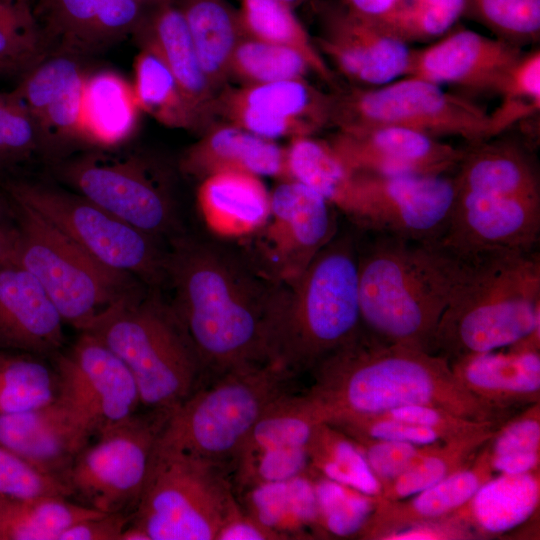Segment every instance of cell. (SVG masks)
Instances as JSON below:
<instances>
[{"mask_svg": "<svg viewBox=\"0 0 540 540\" xmlns=\"http://www.w3.org/2000/svg\"><path fill=\"white\" fill-rule=\"evenodd\" d=\"M351 11L370 18L377 19L388 12L397 0H341Z\"/></svg>", "mask_w": 540, "mask_h": 540, "instance_id": "59", "label": "cell"}, {"mask_svg": "<svg viewBox=\"0 0 540 540\" xmlns=\"http://www.w3.org/2000/svg\"><path fill=\"white\" fill-rule=\"evenodd\" d=\"M186 21L201 66L219 93L229 77L230 62L243 37L237 10L227 0H175Z\"/></svg>", "mask_w": 540, "mask_h": 540, "instance_id": "32", "label": "cell"}, {"mask_svg": "<svg viewBox=\"0 0 540 540\" xmlns=\"http://www.w3.org/2000/svg\"><path fill=\"white\" fill-rule=\"evenodd\" d=\"M490 466L493 472L499 474H524L539 468L540 452L514 453L500 456H490Z\"/></svg>", "mask_w": 540, "mask_h": 540, "instance_id": "58", "label": "cell"}, {"mask_svg": "<svg viewBox=\"0 0 540 540\" xmlns=\"http://www.w3.org/2000/svg\"><path fill=\"white\" fill-rule=\"evenodd\" d=\"M285 539L280 533L269 528L243 509L227 522L216 540H275Z\"/></svg>", "mask_w": 540, "mask_h": 540, "instance_id": "56", "label": "cell"}, {"mask_svg": "<svg viewBox=\"0 0 540 540\" xmlns=\"http://www.w3.org/2000/svg\"><path fill=\"white\" fill-rule=\"evenodd\" d=\"M464 258L465 272L439 322L433 353L450 362L539 333V252L495 251Z\"/></svg>", "mask_w": 540, "mask_h": 540, "instance_id": "5", "label": "cell"}, {"mask_svg": "<svg viewBox=\"0 0 540 540\" xmlns=\"http://www.w3.org/2000/svg\"><path fill=\"white\" fill-rule=\"evenodd\" d=\"M56 400L97 436L128 419L141 406L136 382L124 362L100 339L82 332L54 356Z\"/></svg>", "mask_w": 540, "mask_h": 540, "instance_id": "16", "label": "cell"}, {"mask_svg": "<svg viewBox=\"0 0 540 540\" xmlns=\"http://www.w3.org/2000/svg\"><path fill=\"white\" fill-rule=\"evenodd\" d=\"M462 17L519 47L540 38V0H464Z\"/></svg>", "mask_w": 540, "mask_h": 540, "instance_id": "45", "label": "cell"}, {"mask_svg": "<svg viewBox=\"0 0 540 540\" xmlns=\"http://www.w3.org/2000/svg\"><path fill=\"white\" fill-rule=\"evenodd\" d=\"M497 95L500 103L489 113L491 138L540 110V51L524 52L511 68Z\"/></svg>", "mask_w": 540, "mask_h": 540, "instance_id": "44", "label": "cell"}, {"mask_svg": "<svg viewBox=\"0 0 540 540\" xmlns=\"http://www.w3.org/2000/svg\"><path fill=\"white\" fill-rule=\"evenodd\" d=\"M29 0H0V75L23 76L49 55Z\"/></svg>", "mask_w": 540, "mask_h": 540, "instance_id": "40", "label": "cell"}, {"mask_svg": "<svg viewBox=\"0 0 540 540\" xmlns=\"http://www.w3.org/2000/svg\"><path fill=\"white\" fill-rule=\"evenodd\" d=\"M487 444L470 465L433 486L401 500L378 498L372 515L359 534L361 538L385 539L407 527L444 519L453 514L492 477Z\"/></svg>", "mask_w": 540, "mask_h": 540, "instance_id": "25", "label": "cell"}, {"mask_svg": "<svg viewBox=\"0 0 540 540\" xmlns=\"http://www.w3.org/2000/svg\"><path fill=\"white\" fill-rule=\"evenodd\" d=\"M5 498H6V497H4V496H2V495L0 494V504L2 503V501H3Z\"/></svg>", "mask_w": 540, "mask_h": 540, "instance_id": "62", "label": "cell"}, {"mask_svg": "<svg viewBox=\"0 0 540 540\" xmlns=\"http://www.w3.org/2000/svg\"><path fill=\"white\" fill-rule=\"evenodd\" d=\"M17 236L16 205L0 185V266L14 263Z\"/></svg>", "mask_w": 540, "mask_h": 540, "instance_id": "57", "label": "cell"}, {"mask_svg": "<svg viewBox=\"0 0 540 540\" xmlns=\"http://www.w3.org/2000/svg\"><path fill=\"white\" fill-rule=\"evenodd\" d=\"M56 172L74 192L150 236L178 229L167 176L140 154L88 152L65 160Z\"/></svg>", "mask_w": 540, "mask_h": 540, "instance_id": "12", "label": "cell"}, {"mask_svg": "<svg viewBox=\"0 0 540 540\" xmlns=\"http://www.w3.org/2000/svg\"><path fill=\"white\" fill-rule=\"evenodd\" d=\"M284 2L285 4L289 5L290 7L294 8L295 6H298L302 3H305L308 0H280Z\"/></svg>", "mask_w": 540, "mask_h": 540, "instance_id": "61", "label": "cell"}, {"mask_svg": "<svg viewBox=\"0 0 540 540\" xmlns=\"http://www.w3.org/2000/svg\"><path fill=\"white\" fill-rule=\"evenodd\" d=\"M358 231L362 328L384 342L433 353L466 259L440 242Z\"/></svg>", "mask_w": 540, "mask_h": 540, "instance_id": "3", "label": "cell"}, {"mask_svg": "<svg viewBox=\"0 0 540 540\" xmlns=\"http://www.w3.org/2000/svg\"><path fill=\"white\" fill-rule=\"evenodd\" d=\"M41 150L34 122L13 91L0 93V171L10 170Z\"/></svg>", "mask_w": 540, "mask_h": 540, "instance_id": "48", "label": "cell"}, {"mask_svg": "<svg viewBox=\"0 0 540 540\" xmlns=\"http://www.w3.org/2000/svg\"><path fill=\"white\" fill-rule=\"evenodd\" d=\"M327 140L355 172L450 175L464 154L436 137L391 126L337 129Z\"/></svg>", "mask_w": 540, "mask_h": 540, "instance_id": "18", "label": "cell"}, {"mask_svg": "<svg viewBox=\"0 0 540 540\" xmlns=\"http://www.w3.org/2000/svg\"><path fill=\"white\" fill-rule=\"evenodd\" d=\"M507 348L466 355L450 365L472 394L495 408L511 411L540 402L539 346L522 340Z\"/></svg>", "mask_w": 540, "mask_h": 540, "instance_id": "24", "label": "cell"}, {"mask_svg": "<svg viewBox=\"0 0 540 540\" xmlns=\"http://www.w3.org/2000/svg\"><path fill=\"white\" fill-rule=\"evenodd\" d=\"M171 412L146 410L98 434L63 476L70 498L104 513L131 514L145 486L159 434Z\"/></svg>", "mask_w": 540, "mask_h": 540, "instance_id": "13", "label": "cell"}, {"mask_svg": "<svg viewBox=\"0 0 540 540\" xmlns=\"http://www.w3.org/2000/svg\"><path fill=\"white\" fill-rule=\"evenodd\" d=\"M540 501L539 468L487 480L453 515L478 534L506 533L532 517Z\"/></svg>", "mask_w": 540, "mask_h": 540, "instance_id": "30", "label": "cell"}, {"mask_svg": "<svg viewBox=\"0 0 540 540\" xmlns=\"http://www.w3.org/2000/svg\"><path fill=\"white\" fill-rule=\"evenodd\" d=\"M216 103L261 117L283 135H314L330 125L332 94L322 92L305 78H298L224 87Z\"/></svg>", "mask_w": 540, "mask_h": 540, "instance_id": "26", "label": "cell"}, {"mask_svg": "<svg viewBox=\"0 0 540 540\" xmlns=\"http://www.w3.org/2000/svg\"><path fill=\"white\" fill-rule=\"evenodd\" d=\"M496 429L480 430L433 444L409 468L384 484L379 498L396 501L410 497L467 467Z\"/></svg>", "mask_w": 540, "mask_h": 540, "instance_id": "37", "label": "cell"}, {"mask_svg": "<svg viewBox=\"0 0 540 540\" xmlns=\"http://www.w3.org/2000/svg\"><path fill=\"white\" fill-rule=\"evenodd\" d=\"M291 377L270 362L214 377L171 411L155 450L180 452L223 467L234 463L262 414L287 393Z\"/></svg>", "mask_w": 540, "mask_h": 540, "instance_id": "7", "label": "cell"}, {"mask_svg": "<svg viewBox=\"0 0 540 540\" xmlns=\"http://www.w3.org/2000/svg\"><path fill=\"white\" fill-rule=\"evenodd\" d=\"M522 47L467 29L447 32L431 45L412 49L405 76L497 94Z\"/></svg>", "mask_w": 540, "mask_h": 540, "instance_id": "19", "label": "cell"}, {"mask_svg": "<svg viewBox=\"0 0 540 540\" xmlns=\"http://www.w3.org/2000/svg\"><path fill=\"white\" fill-rule=\"evenodd\" d=\"M339 211L322 195L290 178L270 191V213L249 238L242 253L255 270L273 283L297 279L339 231Z\"/></svg>", "mask_w": 540, "mask_h": 540, "instance_id": "14", "label": "cell"}, {"mask_svg": "<svg viewBox=\"0 0 540 540\" xmlns=\"http://www.w3.org/2000/svg\"><path fill=\"white\" fill-rule=\"evenodd\" d=\"M69 499L5 498L0 504V540H59L74 524L104 513Z\"/></svg>", "mask_w": 540, "mask_h": 540, "instance_id": "34", "label": "cell"}, {"mask_svg": "<svg viewBox=\"0 0 540 540\" xmlns=\"http://www.w3.org/2000/svg\"><path fill=\"white\" fill-rule=\"evenodd\" d=\"M307 392L324 421L429 405L461 417L501 425L511 411L472 394L438 354L384 342L363 328L312 368Z\"/></svg>", "mask_w": 540, "mask_h": 540, "instance_id": "2", "label": "cell"}, {"mask_svg": "<svg viewBox=\"0 0 540 540\" xmlns=\"http://www.w3.org/2000/svg\"><path fill=\"white\" fill-rule=\"evenodd\" d=\"M132 35L140 47L151 49L164 61L178 83L197 130H206L216 115L218 93L201 66L175 0H161L147 8Z\"/></svg>", "mask_w": 540, "mask_h": 540, "instance_id": "21", "label": "cell"}, {"mask_svg": "<svg viewBox=\"0 0 540 540\" xmlns=\"http://www.w3.org/2000/svg\"><path fill=\"white\" fill-rule=\"evenodd\" d=\"M82 332L124 362L146 410L171 412L201 386V361L170 304L155 291L120 298Z\"/></svg>", "mask_w": 540, "mask_h": 540, "instance_id": "6", "label": "cell"}, {"mask_svg": "<svg viewBox=\"0 0 540 540\" xmlns=\"http://www.w3.org/2000/svg\"><path fill=\"white\" fill-rule=\"evenodd\" d=\"M140 109L132 85L111 70L88 72L80 113V141L113 148L129 139Z\"/></svg>", "mask_w": 540, "mask_h": 540, "instance_id": "31", "label": "cell"}, {"mask_svg": "<svg viewBox=\"0 0 540 540\" xmlns=\"http://www.w3.org/2000/svg\"><path fill=\"white\" fill-rule=\"evenodd\" d=\"M180 169L200 180L225 171L286 179V147L231 123L211 125L183 153Z\"/></svg>", "mask_w": 540, "mask_h": 540, "instance_id": "27", "label": "cell"}, {"mask_svg": "<svg viewBox=\"0 0 540 540\" xmlns=\"http://www.w3.org/2000/svg\"><path fill=\"white\" fill-rule=\"evenodd\" d=\"M200 216L215 237L245 240L258 232L270 213V191L261 177L225 171L200 181L197 189Z\"/></svg>", "mask_w": 540, "mask_h": 540, "instance_id": "28", "label": "cell"}, {"mask_svg": "<svg viewBox=\"0 0 540 540\" xmlns=\"http://www.w3.org/2000/svg\"><path fill=\"white\" fill-rule=\"evenodd\" d=\"M308 72L309 62L296 49L243 36L233 52L229 77L256 85L305 78Z\"/></svg>", "mask_w": 540, "mask_h": 540, "instance_id": "43", "label": "cell"}, {"mask_svg": "<svg viewBox=\"0 0 540 540\" xmlns=\"http://www.w3.org/2000/svg\"><path fill=\"white\" fill-rule=\"evenodd\" d=\"M241 510L223 466L180 452L154 450L128 526L147 540H216Z\"/></svg>", "mask_w": 540, "mask_h": 540, "instance_id": "8", "label": "cell"}, {"mask_svg": "<svg viewBox=\"0 0 540 540\" xmlns=\"http://www.w3.org/2000/svg\"><path fill=\"white\" fill-rule=\"evenodd\" d=\"M321 529L337 536L360 534L378 497L323 477L314 484Z\"/></svg>", "mask_w": 540, "mask_h": 540, "instance_id": "46", "label": "cell"}, {"mask_svg": "<svg viewBox=\"0 0 540 540\" xmlns=\"http://www.w3.org/2000/svg\"><path fill=\"white\" fill-rule=\"evenodd\" d=\"M0 185L78 246L115 270L157 288L166 282L167 252L157 238L122 221L74 191L18 177Z\"/></svg>", "mask_w": 540, "mask_h": 540, "instance_id": "10", "label": "cell"}, {"mask_svg": "<svg viewBox=\"0 0 540 540\" xmlns=\"http://www.w3.org/2000/svg\"><path fill=\"white\" fill-rule=\"evenodd\" d=\"M323 419L309 395L285 393L270 404L254 425L234 463L263 451L309 447Z\"/></svg>", "mask_w": 540, "mask_h": 540, "instance_id": "36", "label": "cell"}, {"mask_svg": "<svg viewBox=\"0 0 540 540\" xmlns=\"http://www.w3.org/2000/svg\"><path fill=\"white\" fill-rule=\"evenodd\" d=\"M14 202L18 221L14 263L38 280L64 322L84 331L120 298L140 290L137 278L101 263L35 212Z\"/></svg>", "mask_w": 540, "mask_h": 540, "instance_id": "9", "label": "cell"}, {"mask_svg": "<svg viewBox=\"0 0 540 540\" xmlns=\"http://www.w3.org/2000/svg\"><path fill=\"white\" fill-rule=\"evenodd\" d=\"M330 125L337 129L391 126L469 143L491 138L489 113L424 79L404 76L378 87L332 93Z\"/></svg>", "mask_w": 540, "mask_h": 540, "instance_id": "11", "label": "cell"}, {"mask_svg": "<svg viewBox=\"0 0 540 540\" xmlns=\"http://www.w3.org/2000/svg\"><path fill=\"white\" fill-rule=\"evenodd\" d=\"M286 175L315 190L351 218L357 199L355 173L328 140L314 136L291 139L286 147Z\"/></svg>", "mask_w": 540, "mask_h": 540, "instance_id": "33", "label": "cell"}, {"mask_svg": "<svg viewBox=\"0 0 540 540\" xmlns=\"http://www.w3.org/2000/svg\"><path fill=\"white\" fill-rule=\"evenodd\" d=\"M487 446L490 456L540 452V402L504 421Z\"/></svg>", "mask_w": 540, "mask_h": 540, "instance_id": "54", "label": "cell"}, {"mask_svg": "<svg viewBox=\"0 0 540 540\" xmlns=\"http://www.w3.org/2000/svg\"><path fill=\"white\" fill-rule=\"evenodd\" d=\"M457 188L540 195V175L528 147L496 137L469 143L454 174Z\"/></svg>", "mask_w": 540, "mask_h": 540, "instance_id": "29", "label": "cell"}, {"mask_svg": "<svg viewBox=\"0 0 540 540\" xmlns=\"http://www.w3.org/2000/svg\"><path fill=\"white\" fill-rule=\"evenodd\" d=\"M354 173L357 200L349 220L356 229L441 242L456 195L454 175Z\"/></svg>", "mask_w": 540, "mask_h": 540, "instance_id": "15", "label": "cell"}, {"mask_svg": "<svg viewBox=\"0 0 540 540\" xmlns=\"http://www.w3.org/2000/svg\"><path fill=\"white\" fill-rule=\"evenodd\" d=\"M166 281L173 290L170 306L205 374L268 362V324L281 284L259 274L242 252L175 236Z\"/></svg>", "mask_w": 540, "mask_h": 540, "instance_id": "1", "label": "cell"}, {"mask_svg": "<svg viewBox=\"0 0 540 540\" xmlns=\"http://www.w3.org/2000/svg\"><path fill=\"white\" fill-rule=\"evenodd\" d=\"M0 494L13 499L39 496L70 498L69 490L61 479L35 469L1 442Z\"/></svg>", "mask_w": 540, "mask_h": 540, "instance_id": "51", "label": "cell"}, {"mask_svg": "<svg viewBox=\"0 0 540 540\" xmlns=\"http://www.w3.org/2000/svg\"><path fill=\"white\" fill-rule=\"evenodd\" d=\"M237 15L243 36L296 49L314 74L335 84L333 71L292 7L280 0H240Z\"/></svg>", "mask_w": 540, "mask_h": 540, "instance_id": "35", "label": "cell"}, {"mask_svg": "<svg viewBox=\"0 0 540 540\" xmlns=\"http://www.w3.org/2000/svg\"><path fill=\"white\" fill-rule=\"evenodd\" d=\"M310 463L309 447L279 448L238 461L235 470L237 480L252 488L302 476Z\"/></svg>", "mask_w": 540, "mask_h": 540, "instance_id": "49", "label": "cell"}, {"mask_svg": "<svg viewBox=\"0 0 540 540\" xmlns=\"http://www.w3.org/2000/svg\"><path fill=\"white\" fill-rule=\"evenodd\" d=\"M311 464L324 477L380 497L382 487L361 449L348 436L327 423L320 424L309 445Z\"/></svg>", "mask_w": 540, "mask_h": 540, "instance_id": "41", "label": "cell"}, {"mask_svg": "<svg viewBox=\"0 0 540 540\" xmlns=\"http://www.w3.org/2000/svg\"><path fill=\"white\" fill-rule=\"evenodd\" d=\"M461 16L455 12L411 0H397L375 21L382 29L406 42L427 41L445 35Z\"/></svg>", "mask_w": 540, "mask_h": 540, "instance_id": "47", "label": "cell"}, {"mask_svg": "<svg viewBox=\"0 0 540 540\" xmlns=\"http://www.w3.org/2000/svg\"><path fill=\"white\" fill-rule=\"evenodd\" d=\"M353 441L363 452L372 473L380 482L381 487L409 468L433 445L366 439Z\"/></svg>", "mask_w": 540, "mask_h": 540, "instance_id": "52", "label": "cell"}, {"mask_svg": "<svg viewBox=\"0 0 540 540\" xmlns=\"http://www.w3.org/2000/svg\"><path fill=\"white\" fill-rule=\"evenodd\" d=\"M327 424L353 440L399 441L416 445L447 441L432 429L396 420L383 414L339 417Z\"/></svg>", "mask_w": 540, "mask_h": 540, "instance_id": "50", "label": "cell"}, {"mask_svg": "<svg viewBox=\"0 0 540 540\" xmlns=\"http://www.w3.org/2000/svg\"><path fill=\"white\" fill-rule=\"evenodd\" d=\"M359 231L339 230L293 282L282 285L270 315L268 362L294 376L361 330Z\"/></svg>", "mask_w": 540, "mask_h": 540, "instance_id": "4", "label": "cell"}, {"mask_svg": "<svg viewBox=\"0 0 540 540\" xmlns=\"http://www.w3.org/2000/svg\"><path fill=\"white\" fill-rule=\"evenodd\" d=\"M54 368L29 354L0 351V415L22 412L56 399Z\"/></svg>", "mask_w": 540, "mask_h": 540, "instance_id": "42", "label": "cell"}, {"mask_svg": "<svg viewBox=\"0 0 540 540\" xmlns=\"http://www.w3.org/2000/svg\"><path fill=\"white\" fill-rule=\"evenodd\" d=\"M419 3L429 4L438 8L449 10L462 17L464 0H411Z\"/></svg>", "mask_w": 540, "mask_h": 540, "instance_id": "60", "label": "cell"}, {"mask_svg": "<svg viewBox=\"0 0 540 540\" xmlns=\"http://www.w3.org/2000/svg\"><path fill=\"white\" fill-rule=\"evenodd\" d=\"M63 323L29 271L16 263L0 266V351L55 355L64 342Z\"/></svg>", "mask_w": 540, "mask_h": 540, "instance_id": "23", "label": "cell"}, {"mask_svg": "<svg viewBox=\"0 0 540 540\" xmlns=\"http://www.w3.org/2000/svg\"><path fill=\"white\" fill-rule=\"evenodd\" d=\"M105 0H38L33 8L50 54L92 53Z\"/></svg>", "mask_w": 540, "mask_h": 540, "instance_id": "39", "label": "cell"}, {"mask_svg": "<svg viewBox=\"0 0 540 540\" xmlns=\"http://www.w3.org/2000/svg\"><path fill=\"white\" fill-rule=\"evenodd\" d=\"M87 71L79 57L50 54L12 90L27 108L40 147L80 141V113Z\"/></svg>", "mask_w": 540, "mask_h": 540, "instance_id": "20", "label": "cell"}, {"mask_svg": "<svg viewBox=\"0 0 540 540\" xmlns=\"http://www.w3.org/2000/svg\"><path fill=\"white\" fill-rule=\"evenodd\" d=\"M92 437L56 399L34 409L0 415V442L35 469L62 481Z\"/></svg>", "mask_w": 540, "mask_h": 540, "instance_id": "22", "label": "cell"}, {"mask_svg": "<svg viewBox=\"0 0 540 540\" xmlns=\"http://www.w3.org/2000/svg\"><path fill=\"white\" fill-rule=\"evenodd\" d=\"M131 85L141 112L166 127L197 130L176 79L151 49L140 47L134 59Z\"/></svg>", "mask_w": 540, "mask_h": 540, "instance_id": "38", "label": "cell"}, {"mask_svg": "<svg viewBox=\"0 0 540 540\" xmlns=\"http://www.w3.org/2000/svg\"><path fill=\"white\" fill-rule=\"evenodd\" d=\"M379 414L427 427L438 432L444 440L500 426L490 422L467 419L448 410L429 405L403 406Z\"/></svg>", "mask_w": 540, "mask_h": 540, "instance_id": "53", "label": "cell"}, {"mask_svg": "<svg viewBox=\"0 0 540 540\" xmlns=\"http://www.w3.org/2000/svg\"><path fill=\"white\" fill-rule=\"evenodd\" d=\"M130 516L125 512L102 513L74 524L59 540H119Z\"/></svg>", "mask_w": 540, "mask_h": 540, "instance_id": "55", "label": "cell"}, {"mask_svg": "<svg viewBox=\"0 0 540 540\" xmlns=\"http://www.w3.org/2000/svg\"><path fill=\"white\" fill-rule=\"evenodd\" d=\"M320 53L358 87H378L405 76L411 48L375 21L341 2L319 3ZM325 58V57H324Z\"/></svg>", "mask_w": 540, "mask_h": 540, "instance_id": "17", "label": "cell"}]
</instances>
